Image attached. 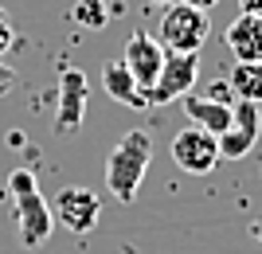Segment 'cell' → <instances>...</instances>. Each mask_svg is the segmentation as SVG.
Returning <instances> with one entry per match:
<instances>
[{
  "mask_svg": "<svg viewBox=\"0 0 262 254\" xmlns=\"http://www.w3.org/2000/svg\"><path fill=\"white\" fill-rule=\"evenodd\" d=\"M12 86H16V71H12L8 63H0V98H4Z\"/></svg>",
  "mask_w": 262,
  "mask_h": 254,
  "instance_id": "obj_15",
  "label": "cell"
},
{
  "mask_svg": "<svg viewBox=\"0 0 262 254\" xmlns=\"http://www.w3.org/2000/svg\"><path fill=\"white\" fill-rule=\"evenodd\" d=\"M153 160V141L145 129H129L106 156V188L118 203H133Z\"/></svg>",
  "mask_w": 262,
  "mask_h": 254,
  "instance_id": "obj_1",
  "label": "cell"
},
{
  "mask_svg": "<svg viewBox=\"0 0 262 254\" xmlns=\"http://www.w3.org/2000/svg\"><path fill=\"white\" fill-rule=\"evenodd\" d=\"M172 160L184 168L188 176H208L219 165V145L211 133H204L200 125H188L172 137Z\"/></svg>",
  "mask_w": 262,
  "mask_h": 254,
  "instance_id": "obj_7",
  "label": "cell"
},
{
  "mask_svg": "<svg viewBox=\"0 0 262 254\" xmlns=\"http://www.w3.org/2000/svg\"><path fill=\"white\" fill-rule=\"evenodd\" d=\"M251 235H254V239H258V243H262V219H258V223H254V227H251Z\"/></svg>",
  "mask_w": 262,
  "mask_h": 254,
  "instance_id": "obj_19",
  "label": "cell"
},
{
  "mask_svg": "<svg viewBox=\"0 0 262 254\" xmlns=\"http://www.w3.org/2000/svg\"><path fill=\"white\" fill-rule=\"evenodd\" d=\"M86 75L75 71V66H67L63 75H59V110H55V133L59 137H71L78 133L82 118H86Z\"/></svg>",
  "mask_w": 262,
  "mask_h": 254,
  "instance_id": "obj_8",
  "label": "cell"
},
{
  "mask_svg": "<svg viewBox=\"0 0 262 254\" xmlns=\"http://www.w3.org/2000/svg\"><path fill=\"white\" fill-rule=\"evenodd\" d=\"M4 20H8V16H4V8H0V28H4Z\"/></svg>",
  "mask_w": 262,
  "mask_h": 254,
  "instance_id": "obj_21",
  "label": "cell"
},
{
  "mask_svg": "<svg viewBox=\"0 0 262 254\" xmlns=\"http://www.w3.org/2000/svg\"><path fill=\"white\" fill-rule=\"evenodd\" d=\"M239 8L247 16H262V0H239Z\"/></svg>",
  "mask_w": 262,
  "mask_h": 254,
  "instance_id": "obj_16",
  "label": "cell"
},
{
  "mask_svg": "<svg viewBox=\"0 0 262 254\" xmlns=\"http://www.w3.org/2000/svg\"><path fill=\"white\" fill-rule=\"evenodd\" d=\"M211 35V20L204 8H192V4H180L172 0L164 8L161 24H157V39H161L164 51H200Z\"/></svg>",
  "mask_w": 262,
  "mask_h": 254,
  "instance_id": "obj_3",
  "label": "cell"
},
{
  "mask_svg": "<svg viewBox=\"0 0 262 254\" xmlns=\"http://www.w3.org/2000/svg\"><path fill=\"white\" fill-rule=\"evenodd\" d=\"M8 47H12V28L4 24V28H0V55H8Z\"/></svg>",
  "mask_w": 262,
  "mask_h": 254,
  "instance_id": "obj_17",
  "label": "cell"
},
{
  "mask_svg": "<svg viewBox=\"0 0 262 254\" xmlns=\"http://www.w3.org/2000/svg\"><path fill=\"white\" fill-rule=\"evenodd\" d=\"M223 43L235 55V63H262V16L239 12L223 32Z\"/></svg>",
  "mask_w": 262,
  "mask_h": 254,
  "instance_id": "obj_10",
  "label": "cell"
},
{
  "mask_svg": "<svg viewBox=\"0 0 262 254\" xmlns=\"http://www.w3.org/2000/svg\"><path fill=\"white\" fill-rule=\"evenodd\" d=\"M121 63L129 66V75L137 78V86H141L145 98H149V90H153L157 75H161V63H164L161 39H153V35H145V32H133L129 39H125V55H121Z\"/></svg>",
  "mask_w": 262,
  "mask_h": 254,
  "instance_id": "obj_9",
  "label": "cell"
},
{
  "mask_svg": "<svg viewBox=\"0 0 262 254\" xmlns=\"http://www.w3.org/2000/svg\"><path fill=\"white\" fill-rule=\"evenodd\" d=\"M102 86H106V94H110L114 102L129 106V110H145V106H149L145 90L137 86V78L129 75V66L121 63V59H114V63L102 66Z\"/></svg>",
  "mask_w": 262,
  "mask_h": 254,
  "instance_id": "obj_12",
  "label": "cell"
},
{
  "mask_svg": "<svg viewBox=\"0 0 262 254\" xmlns=\"http://www.w3.org/2000/svg\"><path fill=\"white\" fill-rule=\"evenodd\" d=\"M8 196H12V211H16V235H20L24 250H39L55 231V215L47 207L43 192L35 188V176L28 168H16L8 176Z\"/></svg>",
  "mask_w": 262,
  "mask_h": 254,
  "instance_id": "obj_2",
  "label": "cell"
},
{
  "mask_svg": "<svg viewBox=\"0 0 262 254\" xmlns=\"http://www.w3.org/2000/svg\"><path fill=\"white\" fill-rule=\"evenodd\" d=\"M200 78V51H164L161 75L149 90V106H168V102L192 94Z\"/></svg>",
  "mask_w": 262,
  "mask_h": 254,
  "instance_id": "obj_4",
  "label": "cell"
},
{
  "mask_svg": "<svg viewBox=\"0 0 262 254\" xmlns=\"http://www.w3.org/2000/svg\"><path fill=\"white\" fill-rule=\"evenodd\" d=\"M149 4H157V8H168V4H172V0H149Z\"/></svg>",
  "mask_w": 262,
  "mask_h": 254,
  "instance_id": "obj_20",
  "label": "cell"
},
{
  "mask_svg": "<svg viewBox=\"0 0 262 254\" xmlns=\"http://www.w3.org/2000/svg\"><path fill=\"white\" fill-rule=\"evenodd\" d=\"M51 215H55V223H63L71 235H90L102 219V199L90 188H82V184H78V188H63L51 203Z\"/></svg>",
  "mask_w": 262,
  "mask_h": 254,
  "instance_id": "obj_6",
  "label": "cell"
},
{
  "mask_svg": "<svg viewBox=\"0 0 262 254\" xmlns=\"http://www.w3.org/2000/svg\"><path fill=\"white\" fill-rule=\"evenodd\" d=\"M180 4H192V8H204V12H211L219 4V0H180Z\"/></svg>",
  "mask_w": 262,
  "mask_h": 254,
  "instance_id": "obj_18",
  "label": "cell"
},
{
  "mask_svg": "<svg viewBox=\"0 0 262 254\" xmlns=\"http://www.w3.org/2000/svg\"><path fill=\"white\" fill-rule=\"evenodd\" d=\"M180 102H184V113L192 118V125H200L211 137H219L231 125V106L235 102H227L223 94H184Z\"/></svg>",
  "mask_w": 262,
  "mask_h": 254,
  "instance_id": "obj_11",
  "label": "cell"
},
{
  "mask_svg": "<svg viewBox=\"0 0 262 254\" xmlns=\"http://www.w3.org/2000/svg\"><path fill=\"white\" fill-rule=\"evenodd\" d=\"M71 16H75L82 28H90V32H102V28L110 24V4L106 0H75Z\"/></svg>",
  "mask_w": 262,
  "mask_h": 254,
  "instance_id": "obj_14",
  "label": "cell"
},
{
  "mask_svg": "<svg viewBox=\"0 0 262 254\" xmlns=\"http://www.w3.org/2000/svg\"><path fill=\"white\" fill-rule=\"evenodd\" d=\"M227 90L239 102H258L262 106V63H235L227 78Z\"/></svg>",
  "mask_w": 262,
  "mask_h": 254,
  "instance_id": "obj_13",
  "label": "cell"
},
{
  "mask_svg": "<svg viewBox=\"0 0 262 254\" xmlns=\"http://www.w3.org/2000/svg\"><path fill=\"white\" fill-rule=\"evenodd\" d=\"M258 129H262L258 102H239L235 98V106H231V125L215 137L219 160H243V156L254 149V141H258Z\"/></svg>",
  "mask_w": 262,
  "mask_h": 254,
  "instance_id": "obj_5",
  "label": "cell"
}]
</instances>
